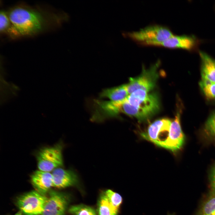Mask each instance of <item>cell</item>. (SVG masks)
I'll return each mask as SVG.
<instances>
[{
  "mask_svg": "<svg viewBox=\"0 0 215 215\" xmlns=\"http://www.w3.org/2000/svg\"><path fill=\"white\" fill-rule=\"evenodd\" d=\"M10 19L20 37L33 36L59 26L68 19L64 13H57L25 4L16 5L7 11Z\"/></svg>",
  "mask_w": 215,
  "mask_h": 215,
  "instance_id": "1",
  "label": "cell"
},
{
  "mask_svg": "<svg viewBox=\"0 0 215 215\" xmlns=\"http://www.w3.org/2000/svg\"><path fill=\"white\" fill-rule=\"evenodd\" d=\"M127 100V115L140 121L146 120L159 109L160 103L157 94L138 89L129 94Z\"/></svg>",
  "mask_w": 215,
  "mask_h": 215,
  "instance_id": "2",
  "label": "cell"
},
{
  "mask_svg": "<svg viewBox=\"0 0 215 215\" xmlns=\"http://www.w3.org/2000/svg\"><path fill=\"white\" fill-rule=\"evenodd\" d=\"M123 34L141 45L148 46L164 41L174 35L168 27L158 24L150 25L138 31Z\"/></svg>",
  "mask_w": 215,
  "mask_h": 215,
  "instance_id": "3",
  "label": "cell"
},
{
  "mask_svg": "<svg viewBox=\"0 0 215 215\" xmlns=\"http://www.w3.org/2000/svg\"><path fill=\"white\" fill-rule=\"evenodd\" d=\"M62 143L44 148L40 149L36 155L39 170L50 172L55 169L62 167L63 165Z\"/></svg>",
  "mask_w": 215,
  "mask_h": 215,
  "instance_id": "4",
  "label": "cell"
},
{
  "mask_svg": "<svg viewBox=\"0 0 215 215\" xmlns=\"http://www.w3.org/2000/svg\"><path fill=\"white\" fill-rule=\"evenodd\" d=\"M160 63V60H158L148 69L145 68L143 66L140 75L136 77L130 78L129 82L126 84L129 94L138 89L148 92L152 90L155 87L159 77L158 69Z\"/></svg>",
  "mask_w": 215,
  "mask_h": 215,
  "instance_id": "5",
  "label": "cell"
},
{
  "mask_svg": "<svg viewBox=\"0 0 215 215\" xmlns=\"http://www.w3.org/2000/svg\"><path fill=\"white\" fill-rule=\"evenodd\" d=\"M177 105L176 113L171 122L170 130L167 138L164 140L155 144L158 146L175 152L183 146L185 141V136L181 127L180 116L182 111L181 103Z\"/></svg>",
  "mask_w": 215,
  "mask_h": 215,
  "instance_id": "6",
  "label": "cell"
},
{
  "mask_svg": "<svg viewBox=\"0 0 215 215\" xmlns=\"http://www.w3.org/2000/svg\"><path fill=\"white\" fill-rule=\"evenodd\" d=\"M47 198L36 191L19 196L17 205L24 215H40L42 213Z\"/></svg>",
  "mask_w": 215,
  "mask_h": 215,
  "instance_id": "7",
  "label": "cell"
},
{
  "mask_svg": "<svg viewBox=\"0 0 215 215\" xmlns=\"http://www.w3.org/2000/svg\"><path fill=\"white\" fill-rule=\"evenodd\" d=\"M70 198L69 195L64 193L50 191L40 215H65Z\"/></svg>",
  "mask_w": 215,
  "mask_h": 215,
  "instance_id": "8",
  "label": "cell"
},
{
  "mask_svg": "<svg viewBox=\"0 0 215 215\" xmlns=\"http://www.w3.org/2000/svg\"><path fill=\"white\" fill-rule=\"evenodd\" d=\"M199 43V41L194 35H173L166 40L154 43L152 46L193 51L197 49Z\"/></svg>",
  "mask_w": 215,
  "mask_h": 215,
  "instance_id": "9",
  "label": "cell"
},
{
  "mask_svg": "<svg viewBox=\"0 0 215 215\" xmlns=\"http://www.w3.org/2000/svg\"><path fill=\"white\" fill-rule=\"evenodd\" d=\"M171 123V121L167 118L156 120L149 126L146 131L141 133V136L154 144L163 141L165 139L164 135L166 138L168 135Z\"/></svg>",
  "mask_w": 215,
  "mask_h": 215,
  "instance_id": "10",
  "label": "cell"
},
{
  "mask_svg": "<svg viewBox=\"0 0 215 215\" xmlns=\"http://www.w3.org/2000/svg\"><path fill=\"white\" fill-rule=\"evenodd\" d=\"M53 187L59 189L76 186L79 179L76 173L72 169H65L61 167L55 169L52 173Z\"/></svg>",
  "mask_w": 215,
  "mask_h": 215,
  "instance_id": "11",
  "label": "cell"
},
{
  "mask_svg": "<svg viewBox=\"0 0 215 215\" xmlns=\"http://www.w3.org/2000/svg\"><path fill=\"white\" fill-rule=\"evenodd\" d=\"M32 184L36 191L44 195L53 187L52 173L39 170L34 171L30 176Z\"/></svg>",
  "mask_w": 215,
  "mask_h": 215,
  "instance_id": "12",
  "label": "cell"
},
{
  "mask_svg": "<svg viewBox=\"0 0 215 215\" xmlns=\"http://www.w3.org/2000/svg\"><path fill=\"white\" fill-rule=\"evenodd\" d=\"M202 79L215 82V59L206 53L199 52Z\"/></svg>",
  "mask_w": 215,
  "mask_h": 215,
  "instance_id": "13",
  "label": "cell"
},
{
  "mask_svg": "<svg viewBox=\"0 0 215 215\" xmlns=\"http://www.w3.org/2000/svg\"><path fill=\"white\" fill-rule=\"evenodd\" d=\"M129 94L126 84L104 89L99 94L101 98H107L110 101L120 102L126 100Z\"/></svg>",
  "mask_w": 215,
  "mask_h": 215,
  "instance_id": "14",
  "label": "cell"
},
{
  "mask_svg": "<svg viewBox=\"0 0 215 215\" xmlns=\"http://www.w3.org/2000/svg\"><path fill=\"white\" fill-rule=\"evenodd\" d=\"M0 32L13 39L21 37L10 21L7 11L4 10H1L0 13Z\"/></svg>",
  "mask_w": 215,
  "mask_h": 215,
  "instance_id": "15",
  "label": "cell"
},
{
  "mask_svg": "<svg viewBox=\"0 0 215 215\" xmlns=\"http://www.w3.org/2000/svg\"><path fill=\"white\" fill-rule=\"evenodd\" d=\"M119 212L110 203L104 192L102 193L97 203L98 215H118Z\"/></svg>",
  "mask_w": 215,
  "mask_h": 215,
  "instance_id": "16",
  "label": "cell"
},
{
  "mask_svg": "<svg viewBox=\"0 0 215 215\" xmlns=\"http://www.w3.org/2000/svg\"><path fill=\"white\" fill-rule=\"evenodd\" d=\"M199 84L206 99L209 101H215V82L202 79Z\"/></svg>",
  "mask_w": 215,
  "mask_h": 215,
  "instance_id": "17",
  "label": "cell"
},
{
  "mask_svg": "<svg viewBox=\"0 0 215 215\" xmlns=\"http://www.w3.org/2000/svg\"><path fill=\"white\" fill-rule=\"evenodd\" d=\"M68 211L71 215H96L93 208L83 204L71 206Z\"/></svg>",
  "mask_w": 215,
  "mask_h": 215,
  "instance_id": "18",
  "label": "cell"
},
{
  "mask_svg": "<svg viewBox=\"0 0 215 215\" xmlns=\"http://www.w3.org/2000/svg\"><path fill=\"white\" fill-rule=\"evenodd\" d=\"M109 201L116 209L119 210L122 202V196L118 193L110 189L104 192Z\"/></svg>",
  "mask_w": 215,
  "mask_h": 215,
  "instance_id": "19",
  "label": "cell"
},
{
  "mask_svg": "<svg viewBox=\"0 0 215 215\" xmlns=\"http://www.w3.org/2000/svg\"><path fill=\"white\" fill-rule=\"evenodd\" d=\"M198 215H215V196L210 197L204 203Z\"/></svg>",
  "mask_w": 215,
  "mask_h": 215,
  "instance_id": "20",
  "label": "cell"
},
{
  "mask_svg": "<svg viewBox=\"0 0 215 215\" xmlns=\"http://www.w3.org/2000/svg\"><path fill=\"white\" fill-rule=\"evenodd\" d=\"M204 129L208 135L215 137V111L212 113L206 121Z\"/></svg>",
  "mask_w": 215,
  "mask_h": 215,
  "instance_id": "21",
  "label": "cell"
},
{
  "mask_svg": "<svg viewBox=\"0 0 215 215\" xmlns=\"http://www.w3.org/2000/svg\"><path fill=\"white\" fill-rule=\"evenodd\" d=\"M210 178L211 189L215 195V165L211 170Z\"/></svg>",
  "mask_w": 215,
  "mask_h": 215,
  "instance_id": "22",
  "label": "cell"
},
{
  "mask_svg": "<svg viewBox=\"0 0 215 215\" xmlns=\"http://www.w3.org/2000/svg\"><path fill=\"white\" fill-rule=\"evenodd\" d=\"M22 213L21 211L17 212L15 215H22Z\"/></svg>",
  "mask_w": 215,
  "mask_h": 215,
  "instance_id": "23",
  "label": "cell"
},
{
  "mask_svg": "<svg viewBox=\"0 0 215 215\" xmlns=\"http://www.w3.org/2000/svg\"><path fill=\"white\" fill-rule=\"evenodd\" d=\"M168 215H173L172 214H168Z\"/></svg>",
  "mask_w": 215,
  "mask_h": 215,
  "instance_id": "24",
  "label": "cell"
}]
</instances>
